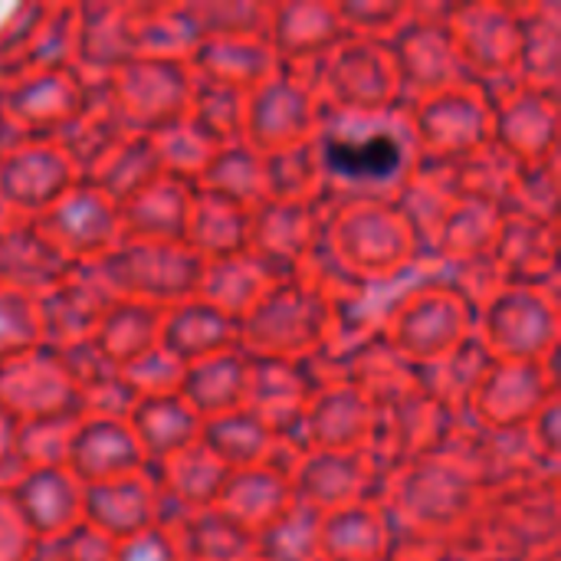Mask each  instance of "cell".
I'll list each match as a JSON object with an SVG mask.
<instances>
[{
    "instance_id": "cell-1",
    "label": "cell",
    "mask_w": 561,
    "mask_h": 561,
    "mask_svg": "<svg viewBox=\"0 0 561 561\" xmlns=\"http://www.w3.org/2000/svg\"><path fill=\"white\" fill-rule=\"evenodd\" d=\"M325 158L348 178H388L401 164V151L388 135L371 138H332Z\"/></svg>"
}]
</instances>
